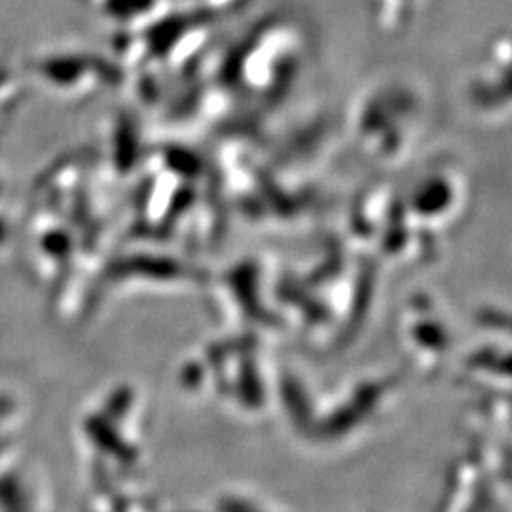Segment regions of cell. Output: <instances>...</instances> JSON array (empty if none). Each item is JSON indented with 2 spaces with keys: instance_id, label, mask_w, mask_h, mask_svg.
I'll use <instances>...</instances> for the list:
<instances>
[{
  "instance_id": "7a4b0ae2",
  "label": "cell",
  "mask_w": 512,
  "mask_h": 512,
  "mask_svg": "<svg viewBox=\"0 0 512 512\" xmlns=\"http://www.w3.org/2000/svg\"><path fill=\"white\" fill-rule=\"evenodd\" d=\"M21 101V88L18 78L12 74L0 73V126L10 118V114L18 109Z\"/></svg>"
},
{
  "instance_id": "6da1fadb",
  "label": "cell",
  "mask_w": 512,
  "mask_h": 512,
  "mask_svg": "<svg viewBox=\"0 0 512 512\" xmlns=\"http://www.w3.org/2000/svg\"><path fill=\"white\" fill-rule=\"evenodd\" d=\"M31 71L37 82L48 92L54 93L52 97L65 101H86L112 82V74L107 73L105 67H99L97 63L82 57H50L40 63L37 61Z\"/></svg>"
},
{
  "instance_id": "3957f363",
  "label": "cell",
  "mask_w": 512,
  "mask_h": 512,
  "mask_svg": "<svg viewBox=\"0 0 512 512\" xmlns=\"http://www.w3.org/2000/svg\"><path fill=\"white\" fill-rule=\"evenodd\" d=\"M12 239V224H10V215L4 207V183L0 179V255L6 251Z\"/></svg>"
}]
</instances>
